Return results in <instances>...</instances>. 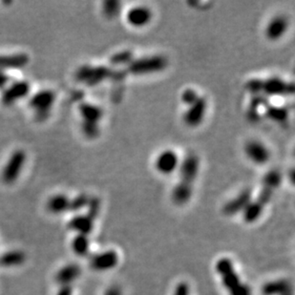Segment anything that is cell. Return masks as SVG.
Instances as JSON below:
<instances>
[{"instance_id": "obj_30", "label": "cell", "mask_w": 295, "mask_h": 295, "mask_svg": "<svg viewBox=\"0 0 295 295\" xmlns=\"http://www.w3.org/2000/svg\"><path fill=\"white\" fill-rule=\"evenodd\" d=\"M90 198L87 195L81 194L75 197L73 200H71V211H79L82 208L87 207Z\"/></svg>"}, {"instance_id": "obj_36", "label": "cell", "mask_w": 295, "mask_h": 295, "mask_svg": "<svg viewBox=\"0 0 295 295\" xmlns=\"http://www.w3.org/2000/svg\"><path fill=\"white\" fill-rule=\"evenodd\" d=\"M285 295H292V294H291V293H288V294H285Z\"/></svg>"}, {"instance_id": "obj_22", "label": "cell", "mask_w": 295, "mask_h": 295, "mask_svg": "<svg viewBox=\"0 0 295 295\" xmlns=\"http://www.w3.org/2000/svg\"><path fill=\"white\" fill-rule=\"evenodd\" d=\"M264 295H285L291 293V285L287 280L268 282L262 288Z\"/></svg>"}, {"instance_id": "obj_26", "label": "cell", "mask_w": 295, "mask_h": 295, "mask_svg": "<svg viewBox=\"0 0 295 295\" xmlns=\"http://www.w3.org/2000/svg\"><path fill=\"white\" fill-rule=\"evenodd\" d=\"M135 59L134 53L130 50H122L118 53L111 56L110 58V64L114 67L120 66V67H123V66H127L128 64L133 61Z\"/></svg>"}, {"instance_id": "obj_10", "label": "cell", "mask_w": 295, "mask_h": 295, "mask_svg": "<svg viewBox=\"0 0 295 295\" xmlns=\"http://www.w3.org/2000/svg\"><path fill=\"white\" fill-rule=\"evenodd\" d=\"M119 264V255L115 250H105L90 256L89 265L95 271H107Z\"/></svg>"}, {"instance_id": "obj_34", "label": "cell", "mask_w": 295, "mask_h": 295, "mask_svg": "<svg viewBox=\"0 0 295 295\" xmlns=\"http://www.w3.org/2000/svg\"><path fill=\"white\" fill-rule=\"evenodd\" d=\"M104 295H121V288L117 286H113L108 288Z\"/></svg>"}, {"instance_id": "obj_24", "label": "cell", "mask_w": 295, "mask_h": 295, "mask_svg": "<svg viewBox=\"0 0 295 295\" xmlns=\"http://www.w3.org/2000/svg\"><path fill=\"white\" fill-rule=\"evenodd\" d=\"M91 243L88 236L77 234L71 241V248L73 253L79 257H87L90 254Z\"/></svg>"}, {"instance_id": "obj_35", "label": "cell", "mask_w": 295, "mask_h": 295, "mask_svg": "<svg viewBox=\"0 0 295 295\" xmlns=\"http://www.w3.org/2000/svg\"><path fill=\"white\" fill-rule=\"evenodd\" d=\"M9 81V77L3 71H0V89L5 87Z\"/></svg>"}, {"instance_id": "obj_32", "label": "cell", "mask_w": 295, "mask_h": 295, "mask_svg": "<svg viewBox=\"0 0 295 295\" xmlns=\"http://www.w3.org/2000/svg\"><path fill=\"white\" fill-rule=\"evenodd\" d=\"M174 295H190V288L188 283L181 282L175 288Z\"/></svg>"}, {"instance_id": "obj_3", "label": "cell", "mask_w": 295, "mask_h": 295, "mask_svg": "<svg viewBox=\"0 0 295 295\" xmlns=\"http://www.w3.org/2000/svg\"><path fill=\"white\" fill-rule=\"evenodd\" d=\"M246 89L252 95L265 97H286L293 94L294 85L292 82L279 77L267 79H250L246 82Z\"/></svg>"}, {"instance_id": "obj_18", "label": "cell", "mask_w": 295, "mask_h": 295, "mask_svg": "<svg viewBox=\"0 0 295 295\" xmlns=\"http://www.w3.org/2000/svg\"><path fill=\"white\" fill-rule=\"evenodd\" d=\"M94 221L87 214L76 215L68 223V228L77 234L88 236L92 233L94 229Z\"/></svg>"}, {"instance_id": "obj_2", "label": "cell", "mask_w": 295, "mask_h": 295, "mask_svg": "<svg viewBox=\"0 0 295 295\" xmlns=\"http://www.w3.org/2000/svg\"><path fill=\"white\" fill-rule=\"evenodd\" d=\"M283 175L278 169H271L264 175L262 179L261 189L258 197L252 200L243 212L244 220L248 224L257 221L265 208L272 199L275 191L281 186Z\"/></svg>"}, {"instance_id": "obj_6", "label": "cell", "mask_w": 295, "mask_h": 295, "mask_svg": "<svg viewBox=\"0 0 295 295\" xmlns=\"http://www.w3.org/2000/svg\"><path fill=\"white\" fill-rule=\"evenodd\" d=\"M113 72L114 69L103 65H82L77 70L76 79L87 86H95L102 81L111 80Z\"/></svg>"}, {"instance_id": "obj_5", "label": "cell", "mask_w": 295, "mask_h": 295, "mask_svg": "<svg viewBox=\"0 0 295 295\" xmlns=\"http://www.w3.org/2000/svg\"><path fill=\"white\" fill-rule=\"evenodd\" d=\"M168 59L165 57L161 54H152L134 59L124 69L127 74L145 76L160 73L168 67Z\"/></svg>"}, {"instance_id": "obj_7", "label": "cell", "mask_w": 295, "mask_h": 295, "mask_svg": "<svg viewBox=\"0 0 295 295\" xmlns=\"http://www.w3.org/2000/svg\"><path fill=\"white\" fill-rule=\"evenodd\" d=\"M26 161V154L23 150L14 151L10 157L7 164L2 171V180L6 183H13L20 177Z\"/></svg>"}, {"instance_id": "obj_13", "label": "cell", "mask_w": 295, "mask_h": 295, "mask_svg": "<svg viewBox=\"0 0 295 295\" xmlns=\"http://www.w3.org/2000/svg\"><path fill=\"white\" fill-rule=\"evenodd\" d=\"M252 190L250 188L244 189L235 198L224 206L223 213L226 216H234L242 211L244 212L252 201Z\"/></svg>"}, {"instance_id": "obj_27", "label": "cell", "mask_w": 295, "mask_h": 295, "mask_svg": "<svg viewBox=\"0 0 295 295\" xmlns=\"http://www.w3.org/2000/svg\"><path fill=\"white\" fill-rule=\"evenodd\" d=\"M121 3L117 0H108L102 3V11L105 16L114 19L121 12Z\"/></svg>"}, {"instance_id": "obj_21", "label": "cell", "mask_w": 295, "mask_h": 295, "mask_svg": "<svg viewBox=\"0 0 295 295\" xmlns=\"http://www.w3.org/2000/svg\"><path fill=\"white\" fill-rule=\"evenodd\" d=\"M26 254L21 250H10L0 256V266L3 268L21 267L26 262Z\"/></svg>"}, {"instance_id": "obj_4", "label": "cell", "mask_w": 295, "mask_h": 295, "mask_svg": "<svg viewBox=\"0 0 295 295\" xmlns=\"http://www.w3.org/2000/svg\"><path fill=\"white\" fill-rule=\"evenodd\" d=\"M216 270L221 276L223 284L229 294L251 295V289L240 280L230 259L221 258L218 260L216 263Z\"/></svg>"}, {"instance_id": "obj_23", "label": "cell", "mask_w": 295, "mask_h": 295, "mask_svg": "<svg viewBox=\"0 0 295 295\" xmlns=\"http://www.w3.org/2000/svg\"><path fill=\"white\" fill-rule=\"evenodd\" d=\"M29 62L27 54H17L0 56V71L7 68L24 67Z\"/></svg>"}, {"instance_id": "obj_14", "label": "cell", "mask_w": 295, "mask_h": 295, "mask_svg": "<svg viewBox=\"0 0 295 295\" xmlns=\"http://www.w3.org/2000/svg\"><path fill=\"white\" fill-rule=\"evenodd\" d=\"M153 13L146 6H134L128 10L126 21L130 26L134 28L145 27L152 21Z\"/></svg>"}, {"instance_id": "obj_31", "label": "cell", "mask_w": 295, "mask_h": 295, "mask_svg": "<svg viewBox=\"0 0 295 295\" xmlns=\"http://www.w3.org/2000/svg\"><path fill=\"white\" fill-rule=\"evenodd\" d=\"M87 215L90 216L93 220H96L99 216L100 210H101V201L98 198H90L89 202H88Z\"/></svg>"}, {"instance_id": "obj_28", "label": "cell", "mask_w": 295, "mask_h": 295, "mask_svg": "<svg viewBox=\"0 0 295 295\" xmlns=\"http://www.w3.org/2000/svg\"><path fill=\"white\" fill-rule=\"evenodd\" d=\"M81 129H82L83 134L85 135L89 139L97 138L100 134V126L97 123L82 122L81 123Z\"/></svg>"}, {"instance_id": "obj_1", "label": "cell", "mask_w": 295, "mask_h": 295, "mask_svg": "<svg viewBox=\"0 0 295 295\" xmlns=\"http://www.w3.org/2000/svg\"><path fill=\"white\" fill-rule=\"evenodd\" d=\"M199 170L200 159L195 153H189L181 161L179 167V181L172 191V201L176 205L183 206L191 199Z\"/></svg>"}, {"instance_id": "obj_17", "label": "cell", "mask_w": 295, "mask_h": 295, "mask_svg": "<svg viewBox=\"0 0 295 295\" xmlns=\"http://www.w3.org/2000/svg\"><path fill=\"white\" fill-rule=\"evenodd\" d=\"M30 91V85L26 81H16L13 83L2 95V102L6 105L13 104L15 101L26 97Z\"/></svg>"}, {"instance_id": "obj_16", "label": "cell", "mask_w": 295, "mask_h": 295, "mask_svg": "<svg viewBox=\"0 0 295 295\" xmlns=\"http://www.w3.org/2000/svg\"><path fill=\"white\" fill-rule=\"evenodd\" d=\"M288 28V19L285 15H276L269 21L267 25L266 36L269 41H278L286 34Z\"/></svg>"}, {"instance_id": "obj_33", "label": "cell", "mask_w": 295, "mask_h": 295, "mask_svg": "<svg viewBox=\"0 0 295 295\" xmlns=\"http://www.w3.org/2000/svg\"><path fill=\"white\" fill-rule=\"evenodd\" d=\"M56 295H73V288L72 286L61 287Z\"/></svg>"}, {"instance_id": "obj_9", "label": "cell", "mask_w": 295, "mask_h": 295, "mask_svg": "<svg viewBox=\"0 0 295 295\" xmlns=\"http://www.w3.org/2000/svg\"><path fill=\"white\" fill-rule=\"evenodd\" d=\"M208 109V100L200 96L199 99L194 103L188 106L187 111L183 114V121L189 127L194 128L201 124Z\"/></svg>"}, {"instance_id": "obj_29", "label": "cell", "mask_w": 295, "mask_h": 295, "mask_svg": "<svg viewBox=\"0 0 295 295\" xmlns=\"http://www.w3.org/2000/svg\"><path fill=\"white\" fill-rule=\"evenodd\" d=\"M199 97H200V95L198 94V92L196 90L192 89V88H188L181 93V101L188 107V106L192 105L195 101L199 99Z\"/></svg>"}, {"instance_id": "obj_19", "label": "cell", "mask_w": 295, "mask_h": 295, "mask_svg": "<svg viewBox=\"0 0 295 295\" xmlns=\"http://www.w3.org/2000/svg\"><path fill=\"white\" fill-rule=\"evenodd\" d=\"M79 110L82 122L99 124V122L103 117V110L100 106L92 103L82 102L79 107Z\"/></svg>"}, {"instance_id": "obj_15", "label": "cell", "mask_w": 295, "mask_h": 295, "mask_svg": "<svg viewBox=\"0 0 295 295\" xmlns=\"http://www.w3.org/2000/svg\"><path fill=\"white\" fill-rule=\"evenodd\" d=\"M81 275V268L77 264H67L60 269L54 274V281L61 287L72 286L76 280H78Z\"/></svg>"}, {"instance_id": "obj_20", "label": "cell", "mask_w": 295, "mask_h": 295, "mask_svg": "<svg viewBox=\"0 0 295 295\" xmlns=\"http://www.w3.org/2000/svg\"><path fill=\"white\" fill-rule=\"evenodd\" d=\"M46 208L52 214H62L71 211V200L65 195L56 194L48 200Z\"/></svg>"}, {"instance_id": "obj_12", "label": "cell", "mask_w": 295, "mask_h": 295, "mask_svg": "<svg viewBox=\"0 0 295 295\" xmlns=\"http://www.w3.org/2000/svg\"><path fill=\"white\" fill-rule=\"evenodd\" d=\"M179 156L174 150L167 149L163 150L155 161L156 170L162 175H170L175 172L180 167Z\"/></svg>"}, {"instance_id": "obj_8", "label": "cell", "mask_w": 295, "mask_h": 295, "mask_svg": "<svg viewBox=\"0 0 295 295\" xmlns=\"http://www.w3.org/2000/svg\"><path fill=\"white\" fill-rule=\"evenodd\" d=\"M54 94L53 91L44 90L34 95L31 99L30 105L33 108L39 120H45L50 114V110L54 104Z\"/></svg>"}, {"instance_id": "obj_25", "label": "cell", "mask_w": 295, "mask_h": 295, "mask_svg": "<svg viewBox=\"0 0 295 295\" xmlns=\"http://www.w3.org/2000/svg\"><path fill=\"white\" fill-rule=\"evenodd\" d=\"M264 115L271 121L277 122H284L287 120L288 116V111L287 108L284 106H277V105H268L264 109Z\"/></svg>"}, {"instance_id": "obj_11", "label": "cell", "mask_w": 295, "mask_h": 295, "mask_svg": "<svg viewBox=\"0 0 295 295\" xmlns=\"http://www.w3.org/2000/svg\"><path fill=\"white\" fill-rule=\"evenodd\" d=\"M244 149L247 158L256 165H264L270 159V151L262 141L250 140Z\"/></svg>"}]
</instances>
